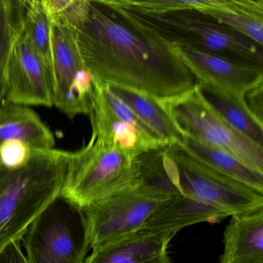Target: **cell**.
Listing matches in <instances>:
<instances>
[{
	"instance_id": "1",
	"label": "cell",
	"mask_w": 263,
	"mask_h": 263,
	"mask_svg": "<svg viewBox=\"0 0 263 263\" xmlns=\"http://www.w3.org/2000/svg\"><path fill=\"white\" fill-rule=\"evenodd\" d=\"M93 80L163 103L196 85L173 45L127 16L110 0H90L87 19L75 31Z\"/></svg>"
},
{
	"instance_id": "2",
	"label": "cell",
	"mask_w": 263,
	"mask_h": 263,
	"mask_svg": "<svg viewBox=\"0 0 263 263\" xmlns=\"http://www.w3.org/2000/svg\"><path fill=\"white\" fill-rule=\"evenodd\" d=\"M141 181L171 197L150 218L147 230L176 234L263 207L262 193L218 173L178 144L150 154L141 166Z\"/></svg>"
},
{
	"instance_id": "3",
	"label": "cell",
	"mask_w": 263,
	"mask_h": 263,
	"mask_svg": "<svg viewBox=\"0 0 263 263\" xmlns=\"http://www.w3.org/2000/svg\"><path fill=\"white\" fill-rule=\"evenodd\" d=\"M74 152L32 149L17 169L0 165V251L21 242L31 223L61 195Z\"/></svg>"
},
{
	"instance_id": "4",
	"label": "cell",
	"mask_w": 263,
	"mask_h": 263,
	"mask_svg": "<svg viewBox=\"0 0 263 263\" xmlns=\"http://www.w3.org/2000/svg\"><path fill=\"white\" fill-rule=\"evenodd\" d=\"M123 10L140 25L174 45L187 46L263 69V46L198 10L155 15Z\"/></svg>"
},
{
	"instance_id": "5",
	"label": "cell",
	"mask_w": 263,
	"mask_h": 263,
	"mask_svg": "<svg viewBox=\"0 0 263 263\" xmlns=\"http://www.w3.org/2000/svg\"><path fill=\"white\" fill-rule=\"evenodd\" d=\"M139 156L90 140L74 152L61 195L84 208L138 183Z\"/></svg>"
},
{
	"instance_id": "6",
	"label": "cell",
	"mask_w": 263,
	"mask_h": 263,
	"mask_svg": "<svg viewBox=\"0 0 263 263\" xmlns=\"http://www.w3.org/2000/svg\"><path fill=\"white\" fill-rule=\"evenodd\" d=\"M21 241L28 263H84L90 249L84 209L60 195Z\"/></svg>"
},
{
	"instance_id": "7",
	"label": "cell",
	"mask_w": 263,
	"mask_h": 263,
	"mask_svg": "<svg viewBox=\"0 0 263 263\" xmlns=\"http://www.w3.org/2000/svg\"><path fill=\"white\" fill-rule=\"evenodd\" d=\"M161 104L182 136L224 151L263 174V147L232 128L206 101L198 84L189 93Z\"/></svg>"
},
{
	"instance_id": "8",
	"label": "cell",
	"mask_w": 263,
	"mask_h": 263,
	"mask_svg": "<svg viewBox=\"0 0 263 263\" xmlns=\"http://www.w3.org/2000/svg\"><path fill=\"white\" fill-rule=\"evenodd\" d=\"M171 197L137 184L84 208L90 249H95L138 231Z\"/></svg>"
},
{
	"instance_id": "9",
	"label": "cell",
	"mask_w": 263,
	"mask_h": 263,
	"mask_svg": "<svg viewBox=\"0 0 263 263\" xmlns=\"http://www.w3.org/2000/svg\"><path fill=\"white\" fill-rule=\"evenodd\" d=\"M53 106L70 119L89 116L93 78L86 67L77 44L74 30L51 23Z\"/></svg>"
},
{
	"instance_id": "10",
	"label": "cell",
	"mask_w": 263,
	"mask_h": 263,
	"mask_svg": "<svg viewBox=\"0 0 263 263\" xmlns=\"http://www.w3.org/2000/svg\"><path fill=\"white\" fill-rule=\"evenodd\" d=\"M4 101L24 106H53L50 70L16 27L6 70Z\"/></svg>"
},
{
	"instance_id": "11",
	"label": "cell",
	"mask_w": 263,
	"mask_h": 263,
	"mask_svg": "<svg viewBox=\"0 0 263 263\" xmlns=\"http://www.w3.org/2000/svg\"><path fill=\"white\" fill-rule=\"evenodd\" d=\"M172 45L198 86L228 99L247 106L245 95L263 84L262 68L238 64L187 46Z\"/></svg>"
},
{
	"instance_id": "12",
	"label": "cell",
	"mask_w": 263,
	"mask_h": 263,
	"mask_svg": "<svg viewBox=\"0 0 263 263\" xmlns=\"http://www.w3.org/2000/svg\"><path fill=\"white\" fill-rule=\"evenodd\" d=\"M89 117L92 127L90 140L101 145L117 147L138 156L167 147V144L152 139L133 124L117 116L107 104L99 83L95 80Z\"/></svg>"
},
{
	"instance_id": "13",
	"label": "cell",
	"mask_w": 263,
	"mask_h": 263,
	"mask_svg": "<svg viewBox=\"0 0 263 263\" xmlns=\"http://www.w3.org/2000/svg\"><path fill=\"white\" fill-rule=\"evenodd\" d=\"M175 235L138 231L93 249L84 263H172L167 249Z\"/></svg>"
},
{
	"instance_id": "14",
	"label": "cell",
	"mask_w": 263,
	"mask_h": 263,
	"mask_svg": "<svg viewBox=\"0 0 263 263\" xmlns=\"http://www.w3.org/2000/svg\"><path fill=\"white\" fill-rule=\"evenodd\" d=\"M219 263H263V207L232 215Z\"/></svg>"
},
{
	"instance_id": "15",
	"label": "cell",
	"mask_w": 263,
	"mask_h": 263,
	"mask_svg": "<svg viewBox=\"0 0 263 263\" xmlns=\"http://www.w3.org/2000/svg\"><path fill=\"white\" fill-rule=\"evenodd\" d=\"M10 140L22 141L32 149H52L56 143L53 132L34 110L4 101L0 104V144Z\"/></svg>"
},
{
	"instance_id": "16",
	"label": "cell",
	"mask_w": 263,
	"mask_h": 263,
	"mask_svg": "<svg viewBox=\"0 0 263 263\" xmlns=\"http://www.w3.org/2000/svg\"><path fill=\"white\" fill-rule=\"evenodd\" d=\"M197 10L263 46V0H214Z\"/></svg>"
},
{
	"instance_id": "17",
	"label": "cell",
	"mask_w": 263,
	"mask_h": 263,
	"mask_svg": "<svg viewBox=\"0 0 263 263\" xmlns=\"http://www.w3.org/2000/svg\"><path fill=\"white\" fill-rule=\"evenodd\" d=\"M178 145L186 153L218 173L263 194V174L249 168L230 154L187 136H182Z\"/></svg>"
},
{
	"instance_id": "18",
	"label": "cell",
	"mask_w": 263,
	"mask_h": 263,
	"mask_svg": "<svg viewBox=\"0 0 263 263\" xmlns=\"http://www.w3.org/2000/svg\"><path fill=\"white\" fill-rule=\"evenodd\" d=\"M13 2L18 30L52 75L51 24L43 0H13Z\"/></svg>"
},
{
	"instance_id": "19",
	"label": "cell",
	"mask_w": 263,
	"mask_h": 263,
	"mask_svg": "<svg viewBox=\"0 0 263 263\" xmlns=\"http://www.w3.org/2000/svg\"><path fill=\"white\" fill-rule=\"evenodd\" d=\"M108 86V85H107ZM109 88L169 146L179 144L182 135L161 103L154 98L120 87Z\"/></svg>"
},
{
	"instance_id": "20",
	"label": "cell",
	"mask_w": 263,
	"mask_h": 263,
	"mask_svg": "<svg viewBox=\"0 0 263 263\" xmlns=\"http://www.w3.org/2000/svg\"><path fill=\"white\" fill-rule=\"evenodd\" d=\"M198 87L206 101L232 128L263 147V124L254 117L249 107L228 99L208 87Z\"/></svg>"
},
{
	"instance_id": "21",
	"label": "cell",
	"mask_w": 263,
	"mask_h": 263,
	"mask_svg": "<svg viewBox=\"0 0 263 263\" xmlns=\"http://www.w3.org/2000/svg\"><path fill=\"white\" fill-rule=\"evenodd\" d=\"M214 0L183 1V0H110L117 7L144 14H163L186 10H199L209 7Z\"/></svg>"
},
{
	"instance_id": "22",
	"label": "cell",
	"mask_w": 263,
	"mask_h": 263,
	"mask_svg": "<svg viewBox=\"0 0 263 263\" xmlns=\"http://www.w3.org/2000/svg\"><path fill=\"white\" fill-rule=\"evenodd\" d=\"M50 22L76 31L88 15L90 0H43Z\"/></svg>"
},
{
	"instance_id": "23",
	"label": "cell",
	"mask_w": 263,
	"mask_h": 263,
	"mask_svg": "<svg viewBox=\"0 0 263 263\" xmlns=\"http://www.w3.org/2000/svg\"><path fill=\"white\" fill-rule=\"evenodd\" d=\"M14 32L13 0H0V104L4 101L6 70Z\"/></svg>"
},
{
	"instance_id": "24",
	"label": "cell",
	"mask_w": 263,
	"mask_h": 263,
	"mask_svg": "<svg viewBox=\"0 0 263 263\" xmlns=\"http://www.w3.org/2000/svg\"><path fill=\"white\" fill-rule=\"evenodd\" d=\"M32 148L22 141L10 140L0 144V165L7 169H17L28 163Z\"/></svg>"
},
{
	"instance_id": "25",
	"label": "cell",
	"mask_w": 263,
	"mask_h": 263,
	"mask_svg": "<svg viewBox=\"0 0 263 263\" xmlns=\"http://www.w3.org/2000/svg\"><path fill=\"white\" fill-rule=\"evenodd\" d=\"M245 100L251 113L262 122L263 84L254 87L245 95Z\"/></svg>"
},
{
	"instance_id": "26",
	"label": "cell",
	"mask_w": 263,
	"mask_h": 263,
	"mask_svg": "<svg viewBox=\"0 0 263 263\" xmlns=\"http://www.w3.org/2000/svg\"><path fill=\"white\" fill-rule=\"evenodd\" d=\"M0 263H28L21 242H12L0 251Z\"/></svg>"
}]
</instances>
